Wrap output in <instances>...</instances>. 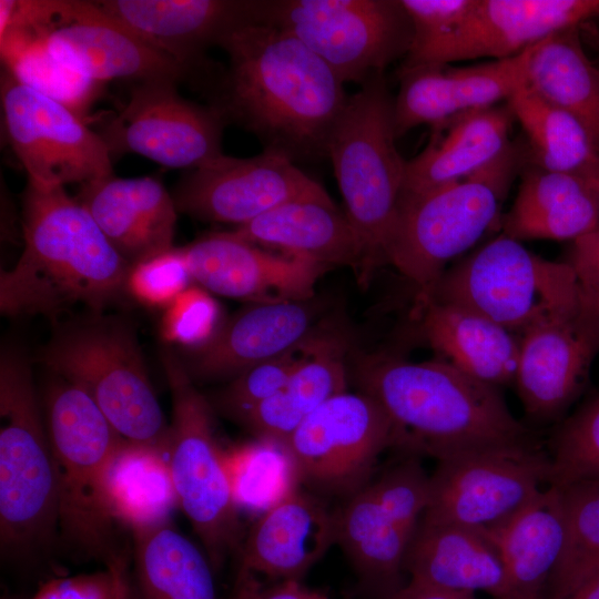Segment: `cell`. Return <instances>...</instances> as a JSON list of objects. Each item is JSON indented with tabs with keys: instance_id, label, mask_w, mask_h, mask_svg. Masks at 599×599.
Returning a JSON list of instances; mask_svg holds the SVG:
<instances>
[{
	"instance_id": "cell-1",
	"label": "cell",
	"mask_w": 599,
	"mask_h": 599,
	"mask_svg": "<svg viewBox=\"0 0 599 599\" xmlns=\"http://www.w3.org/2000/svg\"><path fill=\"white\" fill-rule=\"evenodd\" d=\"M219 45L229 67L211 104L229 123L295 163L327 158L349 97L328 64L291 33L264 22L235 29Z\"/></svg>"
},
{
	"instance_id": "cell-2",
	"label": "cell",
	"mask_w": 599,
	"mask_h": 599,
	"mask_svg": "<svg viewBox=\"0 0 599 599\" xmlns=\"http://www.w3.org/2000/svg\"><path fill=\"white\" fill-rule=\"evenodd\" d=\"M22 231L23 251L0 275L2 315L57 323L74 307L103 314L126 291L132 266L64 186L27 183Z\"/></svg>"
},
{
	"instance_id": "cell-3",
	"label": "cell",
	"mask_w": 599,
	"mask_h": 599,
	"mask_svg": "<svg viewBox=\"0 0 599 599\" xmlns=\"http://www.w3.org/2000/svg\"><path fill=\"white\" fill-rule=\"evenodd\" d=\"M361 392L392 419L397 446L438 461L476 451L534 444L498 387L443 359L410 362L387 353L361 357Z\"/></svg>"
},
{
	"instance_id": "cell-4",
	"label": "cell",
	"mask_w": 599,
	"mask_h": 599,
	"mask_svg": "<svg viewBox=\"0 0 599 599\" xmlns=\"http://www.w3.org/2000/svg\"><path fill=\"white\" fill-rule=\"evenodd\" d=\"M529 161L524 143L510 142L493 162L457 182L400 195L386 246L393 265L425 298L447 264L497 222L510 186Z\"/></svg>"
},
{
	"instance_id": "cell-5",
	"label": "cell",
	"mask_w": 599,
	"mask_h": 599,
	"mask_svg": "<svg viewBox=\"0 0 599 599\" xmlns=\"http://www.w3.org/2000/svg\"><path fill=\"white\" fill-rule=\"evenodd\" d=\"M394 97L384 74L348 97L327 144L345 214L362 245L366 284L383 264L403 189L406 161L396 148Z\"/></svg>"
},
{
	"instance_id": "cell-6",
	"label": "cell",
	"mask_w": 599,
	"mask_h": 599,
	"mask_svg": "<svg viewBox=\"0 0 599 599\" xmlns=\"http://www.w3.org/2000/svg\"><path fill=\"white\" fill-rule=\"evenodd\" d=\"M43 414L52 451L58 531L81 555L105 565L128 558L115 548L105 495L106 470L125 439L80 387L54 375Z\"/></svg>"
},
{
	"instance_id": "cell-7",
	"label": "cell",
	"mask_w": 599,
	"mask_h": 599,
	"mask_svg": "<svg viewBox=\"0 0 599 599\" xmlns=\"http://www.w3.org/2000/svg\"><path fill=\"white\" fill-rule=\"evenodd\" d=\"M58 534L53 458L29 361L4 347L0 356V548L23 560Z\"/></svg>"
},
{
	"instance_id": "cell-8",
	"label": "cell",
	"mask_w": 599,
	"mask_h": 599,
	"mask_svg": "<svg viewBox=\"0 0 599 599\" xmlns=\"http://www.w3.org/2000/svg\"><path fill=\"white\" fill-rule=\"evenodd\" d=\"M38 362L83 389L123 438L166 453L170 425L126 321L103 313L57 324Z\"/></svg>"
},
{
	"instance_id": "cell-9",
	"label": "cell",
	"mask_w": 599,
	"mask_h": 599,
	"mask_svg": "<svg viewBox=\"0 0 599 599\" xmlns=\"http://www.w3.org/2000/svg\"><path fill=\"white\" fill-rule=\"evenodd\" d=\"M463 307L517 336L579 312L575 272L500 234L448 267L423 300Z\"/></svg>"
},
{
	"instance_id": "cell-10",
	"label": "cell",
	"mask_w": 599,
	"mask_h": 599,
	"mask_svg": "<svg viewBox=\"0 0 599 599\" xmlns=\"http://www.w3.org/2000/svg\"><path fill=\"white\" fill-rule=\"evenodd\" d=\"M161 362L172 399L166 457L179 507L201 539L217 572L240 542L224 451L213 428L211 407L195 388L182 361L164 347Z\"/></svg>"
},
{
	"instance_id": "cell-11",
	"label": "cell",
	"mask_w": 599,
	"mask_h": 599,
	"mask_svg": "<svg viewBox=\"0 0 599 599\" xmlns=\"http://www.w3.org/2000/svg\"><path fill=\"white\" fill-rule=\"evenodd\" d=\"M11 28L34 33L59 62L102 83L115 79L180 82L194 74L109 16L97 1L1 0L0 34Z\"/></svg>"
},
{
	"instance_id": "cell-12",
	"label": "cell",
	"mask_w": 599,
	"mask_h": 599,
	"mask_svg": "<svg viewBox=\"0 0 599 599\" xmlns=\"http://www.w3.org/2000/svg\"><path fill=\"white\" fill-rule=\"evenodd\" d=\"M261 22L297 38L344 83L361 85L405 58L413 39L400 0H263Z\"/></svg>"
},
{
	"instance_id": "cell-13",
	"label": "cell",
	"mask_w": 599,
	"mask_h": 599,
	"mask_svg": "<svg viewBox=\"0 0 599 599\" xmlns=\"http://www.w3.org/2000/svg\"><path fill=\"white\" fill-rule=\"evenodd\" d=\"M0 89L3 132L28 182L83 185L114 174L105 142L85 120L6 70Z\"/></svg>"
},
{
	"instance_id": "cell-14",
	"label": "cell",
	"mask_w": 599,
	"mask_h": 599,
	"mask_svg": "<svg viewBox=\"0 0 599 599\" xmlns=\"http://www.w3.org/2000/svg\"><path fill=\"white\" fill-rule=\"evenodd\" d=\"M176 83L170 79L135 82L121 111L100 120L95 131L112 159L133 153L165 167L189 171L223 155L227 119L213 104L183 98Z\"/></svg>"
},
{
	"instance_id": "cell-15",
	"label": "cell",
	"mask_w": 599,
	"mask_h": 599,
	"mask_svg": "<svg viewBox=\"0 0 599 599\" xmlns=\"http://www.w3.org/2000/svg\"><path fill=\"white\" fill-rule=\"evenodd\" d=\"M550 485V459L535 446L519 445L438 461L423 519L490 529Z\"/></svg>"
},
{
	"instance_id": "cell-16",
	"label": "cell",
	"mask_w": 599,
	"mask_h": 599,
	"mask_svg": "<svg viewBox=\"0 0 599 599\" xmlns=\"http://www.w3.org/2000/svg\"><path fill=\"white\" fill-rule=\"evenodd\" d=\"M302 483L331 493L355 494L379 455L397 446L384 408L361 392L341 393L317 407L285 441Z\"/></svg>"
},
{
	"instance_id": "cell-17",
	"label": "cell",
	"mask_w": 599,
	"mask_h": 599,
	"mask_svg": "<svg viewBox=\"0 0 599 599\" xmlns=\"http://www.w3.org/2000/svg\"><path fill=\"white\" fill-rule=\"evenodd\" d=\"M327 194L290 158L263 150L251 158L223 154L189 170L176 182L172 197L177 212L240 226L285 202Z\"/></svg>"
},
{
	"instance_id": "cell-18",
	"label": "cell",
	"mask_w": 599,
	"mask_h": 599,
	"mask_svg": "<svg viewBox=\"0 0 599 599\" xmlns=\"http://www.w3.org/2000/svg\"><path fill=\"white\" fill-rule=\"evenodd\" d=\"M599 18V0H476L463 22L400 68L477 58L501 60Z\"/></svg>"
},
{
	"instance_id": "cell-19",
	"label": "cell",
	"mask_w": 599,
	"mask_h": 599,
	"mask_svg": "<svg viewBox=\"0 0 599 599\" xmlns=\"http://www.w3.org/2000/svg\"><path fill=\"white\" fill-rule=\"evenodd\" d=\"M182 250L192 280L215 294L252 302L313 298L317 281L328 270L272 253L232 231L203 235Z\"/></svg>"
},
{
	"instance_id": "cell-20",
	"label": "cell",
	"mask_w": 599,
	"mask_h": 599,
	"mask_svg": "<svg viewBox=\"0 0 599 599\" xmlns=\"http://www.w3.org/2000/svg\"><path fill=\"white\" fill-rule=\"evenodd\" d=\"M534 47L510 58L475 65L440 63L399 68V90L394 97L397 138L422 124L432 126L461 112L507 102L527 83Z\"/></svg>"
},
{
	"instance_id": "cell-21",
	"label": "cell",
	"mask_w": 599,
	"mask_h": 599,
	"mask_svg": "<svg viewBox=\"0 0 599 599\" xmlns=\"http://www.w3.org/2000/svg\"><path fill=\"white\" fill-rule=\"evenodd\" d=\"M112 18L195 73L203 53L232 31L261 22L262 0H103Z\"/></svg>"
},
{
	"instance_id": "cell-22",
	"label": "cell",
	"mask_w": 599,
	"mask_h": 599,
	"mask_svg": "<svg viewBox=\"0 0 599 599\" xmlns=\"http://www.w3.org/2000/svg\"><path fill=\"white\" fill-rule=\"evenodd\" d=\"M336 541L337 514L297 490L254 524L241 550L235 583L302 581Z\"/></svg>"
},
{
	"instance_id": "cell-23",
	"label": "cell",
	"mask_w": 599,
	"mask_h": 599,
	"mask_svg": "<svg viewBox=\"0 0 599 599\" xmlns=\"http://www.w3.org/2000/svg\"><path fill=\"white\" fill-rule=\"evenodd\" d=\"M598 353L579 312L520 335L514 384L526 413L542 422L557 418L582 389Z\"/></svg>"
},
{
	"instance_id": "cell-24",
	"label": "cell",
	"mask_w": 599,
	"mask_h": 599,
	"mask_svg": "<svg viewBox=\"0 0 599 599\" xmlns=\"http://www.w3.org/2000/svg\"><path fill=\"white\" fill-rule=\"evenodd\" d=\"M312 300L253 302L242 308L183 363L191 378L236 376L300 347L316 334Z\"/></svg>"
},
{
	"instance_id": "cell-25",
	"label": "cell",
	"mask_w": 599,
	"mask_h": 599,
	"mask_svg": "<svg viewBox=\"0 0 599 599\" xmlns=\"http://www.w3.org/2000/svg\"><path fill=\"white\" fill-rule=\"evenodd\" d=\"M77 200L131 266L173 248L177 210L159 179L112 174L81 185Z\"/></svg>"
},
{
	"instance_id": "cell-26",
	"label": "cell",
	"mask_w": 599,
	"mask_h": 599,
	"mask_svg": "<svg viewBox=\"0 0 599 599\" xmlns=\"http://www.w3.org/2000/svg\"><path fill=\"white\" fill-rule=\"evenodd\" d=\"M404 570L415 585L511 599L497 550L480 531L465 526L422 518L409 541Z\"/></svg>"
},
{
	"instance_id": "cell-27",
	"label": "cell",
	"mask_w": 599,
	"mask_h": 599,
	"mask_svg": "<svg viewBox=\"0 0 599 599\" xmlns=\"http://www.w3.org/2000/svg\"><path fill=\"white\" fill-rule=\"evenodd\" d=\"M514 120L506 102L461 112L432 125L424 150L406 161L400 195L429 191L479 171L510 144Z\"/></svg>"
},
{
	"instance_id": "cell-28",
	"label": "cell",
	"mask_w": 599,
	"mask_h": 599,
	"mask_svg": "<svg viewBox=\"0 0 599 599\" xmlns=\"http://www.w3.org/2000/svg\"><path fill=\"white\" fill-rule=\"evenodd\" d=\"M232 232L261 247L328 267L351 266L358 273L362 264L358 235L328 194L285 202Z\"/></svg>"
},
{
	"instance_id": "cell-29",
	"label": "cell",
	"mask_w": 599,
	"mask_h": 599,
	"mask_svg": "<svg viewBox=\"0 0 599 599\" xmlns=\"http://www.w3.org/2000/svg\"><path fill=\"white\" fill-rule=\"evenodd\" d=\"M480 532L502 561L511 599H541L566 542L560 488L549 485L508 519Z\"/></svg>"
},
{
	"instance_id": "cell-30",
	"label": "cell",
	"mask_w": 599,
	"mask_h": 599,
	"mask_svg": "<svg viewBox=\"0 0 599 599\" xmlns=\"http://www.w3.org/2000/svg\"><path fill=\"white\" fill-rule=\"evenodd\" d=\"M502 234L525 240L571 241L599 230V201L582 176L527 162Z\"/></svg>"
},
{
	"instance_id": "cell-31",
	"label": "cell",
	"mask_w": 599,
	"mask_h": 599,
	"mask_svg": "<svg viewBox=\"0 0 599 599\" xmlns=\"http://www.w3.org/2000/svg\"><path fill=\"white\" fill-rule=\"evenodd\" d=\"M415 312L440 359L493 386L514 384L519 336L471 311L433 300L417 303Z\"/></svg>"
},
{
	"instance_id": "cell-32",
	"label": "cell",
	"mask_w": 599,
	"mask_h": 599,
	"mask_svg": "<svg viewBox=\"0 0 599 599\" xmlns=\"http://www.w3.org/2000/svg\"><path fill=\"white\" fill-rule=\"evenodd\" d=\"M343 341L316 333L284 387L243 420L257 438L286 441L317 407L346 392Z\"/></svg>"
},
{
	"instance_id": "cell-33",
	"label": "cell",
	"mask_w": 599,
	"mask_h": 599,
	"mask_svg": "<svg viewBox=\"0 0 599 599\" xmlns=\"http://www.w3.org/2000/svg\"><path fill=\"white\" fill-rule=\"evenodd\" d=\"M130 579L135 599H219L214 569L171 522L132 530Z\"/></svg>"
},
{
	"instance_id": "cell-34",
	"label": "cell",
	"mask_w": 599,
	"mask_h": 599,
	"mask_svg": "<svg viewBox=\"0 0 599 599\" xmlns=\"http://www.w3.org/2000/svg\"><path fill=\"white\" fill-rule=\"evenodd\" d=\"M412 537L382 509L367 487L353 494L337 514V541L349 557L361 585L389 599L405 585L404 562Z\"/></svg>"
},
{
	"instance_id": "cell-35",
	"label": "cell",
	"mask_w": 599,
	"mask_h": 599,
	"mask_svg": "<svg viewBox=\"0 0 599 599\" xmlns=\"http://www.w3.org/2000/svg\"><path fill=\"white\" fill-rule=\"evenodd\" d=\"M579 28L561 30L535 45L527 84L576 118L599 153V65L587 55Z\"/></svg>"
},
{
	"instance_id": "cell-36",
	"label": "cell",
	"mask_w": 599,
	"mask_h": 599,
	"mask_svg": "<svg viewBox=\"0 0 599 599\" xmlns=\"http://www.w3.org/2000/svg\"><path fill=\"white\" fill-rule=\"evenodd\" d=\"M105 495L115 521L131 530L169 521L179 501L166 453L124 439L110 460Z\"/></svg>"
},
{
	"instance_id": "cell-37",
	"label": "cell",
	"mask_w": 599,
	"mask_h": 599,
	"mask_svg": "<svg viewBox=\"0 0 599 599\" xmlns=\"http://www.w3.org/2000/svg\"><path fill=\"white\" fill-rule=\"evenodd\" d=\"M507 104L527 136L531 164L578 175L599 164V153L582 124L546 101L527 83L507 100Z\"/></svg>"
},
{
	"instance_id": "cell-38",
	"label": "cell",
	"mask_w": 599,
	"mask_h": 599,
	"mask_svg": "<svg viewBox=\"0 0 599 599\" xmlns=\"http://www.w3.org/2000/svg\"><path fill=\"white\" fill-rule=\"evenodd\" d=\"M4 70L22 84L63 104L88 122L104 83L87 78L54 59L43 41L22 28L0 34Z\"/></svg>"
},
{
	"instance_id": "cell-39",
	"label": "cell",
	"mask_w": 599,
	"mask_h": 599,
	"mask_svg": "<svg viewBox=\"0 0 599 599\" xmlns=\"http://www.w3.org/2000/svg\"><path fill=\"white\" fill-rule=\"evenodd\" d=\"M224 460L238 511L262 515L300 490V470L284 441L257 438L225 450Z\"/></svg>"
},
{
	"instance_id": "cell-40",
	"label": "cell",
	"mask_w": 599,
	"mask_h": 599,
	"mask_svg": "<svg viewBox=\"0 0 599 599\" xmlns=\"http://www.w3.org/2000/svg\"><path fill=\"white\" fill-rule=\"evenodd\" d=\"M558 487L567 532L562 555L546 589L547 599H566L599 571V478Z\"/></svg>"
},
{
	"instance_id": "cell-41",
	"label": "cell",
	"mask_w": 599,
	"mask_h": 599,
	"mask_svg": "<svg viewBox=\"0 0 599 599\" xmlns=\"http://www.w3.org/2000/svg\"><path fill=\"white\" fill-rule=\"evenodd\" d=\"M549 459L550 485L599 478V394L561 424Z\"/></svg>"
},
{
	"instance_id": "cell-42",
	"label": "cell",
	"mask_w": 599,
	"mask_h": 599,
	"mask_svg": "<svg viewBox=\"0 0 599 599\" xmlns=\"http://www.w3.org/2000/svg\"><path fill=\"white\" fill-rule=\"evenodd\" d=\"M307 342L234 376L214 397L215 407L225 416L242 422L260 404L284 387L301 362Z\"/></svg>"
},
{
	"instance_id": "cell-43",
	"label": "cell",
	"mask_w": 599,
	"mask_h": 599,
	"mask_svg": "<svg viewBox=\"0 0 599 599\" xmlns=\"http://www.w3.org/2000/svg\"><path fill=\"white\" fill-rule=\"evenodd\" d=\"M382 509L413 537L430 499V476L416 459H407L367 486Z\"/></svg>"
},
{
	"instance_id": "cell-44",
	"label": "cell",
	"mask_w": 599,
	"mask_h": 599,
	"mask_svg": "<svg viewBox=\"0 0 599 599\" xmlns=\"http://www.w3.org/2000/svg\"><path fill=\"white\" fill-rule=\"evenodd\" d=\"M220 308L210 294L190 286L165 307L161 335L166 343L197 348L219 329Z\"/></svg>"
},
{
	"instance_id": "cell-45",
	"label": "cell",
	"mask_w": 599,
	"mask_h": 599,
	"mask_svg": "<svg viewBox=\"0 0 599 599\" xmlns=\"http://www.w3.org/2000/svg\"><path fill=\"white\" fill-rule=\"evenodd\" d=\"M192 280L182 247L164 252L132 266L126 292L149 306L166 307Z\"/></svg>"
},
{
	"instance_id": "cell-46",
	"label": "cell",
	"mask_w": 599,
	"mask_h": 599,
	"mask_svg": "<svg viewBox=\"0 0 599 599\" xmlns=\"http://www.w3.org/2000/svg\"><path fill=\"white\" fill-rule=\"evenodd\" d=\"M400 2L413 27L412 44L406 54L412 57L455 30L476 0H400Z\"/></svg>"
},
{
	"instance_id": "cell-47",
	"label": "cell",
	"mask_w": 599,
	"mask_h": 599,
	"mask_svg": "<svg viewBox=\"0 0 599 599\" xmlns=\"http://www.w3.org/2000/svg\"><path fill=\"white\" fill-rule=\"evenodd\" d=\"M566 262L579 292V315L599 343V230L575 240Z\"/></svg>"
},
{
	"instance_id": "cell-48",
	"label": "cell",
	"mask_w": 599,
	"mask_h": 599,
	"mask_svg": "<svg viewBox=\"0 0 599 599\" xmlns=\"http://www.w3.org/2000/svg\"><path fill=\"white\" fill-rule=\"evenodd\" d=\"M31 599H116L111 569L47 580Z\"/></svg>"
},
{
	"instance_id": "cell-49",
	"label": "cell",
	"mask_w": 599,
	"mask_h": 599,
	"mask_svg": "<svg viewBox=\"0 0 599 599\" xmlns=\"http://www.w3.org/2000/svg\"><path fill=\"white\" fill-rule=\"evenodd\" d=\"M232 599H329L319 589L306 587L298 580L262 586L248 583L234 587Z\"/></svg>"
},
{
	"instance_id": "cell-50",
	"label": "cell",
	"mask_w": 599,
	"mask_h": 599,
	"mask_svg": "<svg viewBox=\"0 0 599 599\" xmlns=\"http://www.w3.org/2000/svg\"><path fill=\"white\" fill-rule=\"evenodd\" d=\"M389 599H475L474 595L447 591L407 582Z\"/></svg>"
},
{
	"instance_id": "cell-51",
	"label": "cell",
	"mask_w": 599,
	"mask_h": 599,
	"mask_svg": "<svg viewBox=\"0 0 599 599\" xmlns=\"http://www.w3.org/2000/svg\"><path fill=\"white\" fill-rule=\"evenodd\" d=\"M108 569H111L115 577L116 599H135L130 579L129 560H122Z\"/></svg>"
},
{
	"instance_id": "cell-52",
	"label": "cell",
	"mask_w": 599,
	"mask_h": 599,
	"mask_svg": "<svg viewBox=\"0 0 599 599\" xmlns=\"http://www.w3.org/2000/svg\"><path fill=\"white\" fill-rule=\"evenodd\" d=\"M566 599H599V571L585 581Z\"/></svg>"
},
{
	"instance_id": "cell-53",
	"label": "cell",
	"mask_w": 599,
	"mask_h": 599,
	"mask_svg": "<svg viewBox=\"0 0 599 599\" xmlns=\"http://www.w3.org/2000/svg\"><path fill=\"white\" fill-rule=\"evenodd\" d=\"M580 176L583 177L599 201V164L586 171Z\"/></svg>"
},
{
	"instance_id": "cell-54",
	"label": "cell",
	"mask_w": 599,
	"mask_h": 599,
	"mask_svg": "<svg viewBox=\"0 0 599 599\" xmlns=\"http://www.w3.org/2000/svg\"><path fill=\"white\" fill-rule=\"evenodd\" d=\"M1 599H18V598L9 596V595H3Z\"/></svg>"
}]
</instances>
